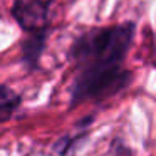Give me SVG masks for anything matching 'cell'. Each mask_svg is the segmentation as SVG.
<instances>
[{
    "mask_svg": "<svg viewBox=\"0 0 156 156\" xmlns=\"http://www.w3.org/2000/svg\"><path fill=\"white\" fill-rule=\"evenodd\" d=\"M131 72L121 64H96L79 67L71 87V104L82 101H99L114 96L131 84Z\"/></svg>",
    "mask_w": 156,
    "mask_h": 156,
    "instance_id": "obj_2",
    "label": "cell"
},
{
    "mask_svg": "<svg viewBox=\"0 0 156 156\" xmlns=\"http://www.w3.org/2000/svg\"><path fill=\"white\" fill-rule=\"evenodd\" d=\"M20 104V96L7 86H0V122L7 121Z\"/></svg>",
    "mask_w": 156,
    "mask_h": 156,
    "instance_id": "obj_5",
    "label": "cell"
},
{
    "mask_svg": "<svg viewBox=\"0 0 156 156\" xmlns=\"http://www.w3.org/2000/svg\"><path fill=\"white\" fill-rule=\"evenodd\" d=\"M45 37H47V30L32 32V35L22 45V61L30 69H35L39 66V59L45 45Z\"/></svg>",
    "mask_w": 156,
    "mask_h": 156,
    "instance_id": "obj_4",
    "label": "cell"
},
{
    "mask_svg": "<svg viewBox=\"0 0 156 156\" xmlns=\"http://www.w3.org/2000/svg\"><path fill=\"white\" fill-rule=\"evenodd\" d=\"M136 34L134 24L96 27L84 32L71 47V59L77 67L96 64H121L133 45Z\"/></svg>",
    "mask_w": 156,
    "mask_h": 156,
    "instance_id": "obj_1",
    "label": "cell"
},
{
    "mask_svg": "<svg viewBox=\"0 0 156 156\" xmlns=\"http://www.w3.org/2000/svg\"><path fill=\"white\" fill-rule=\"evenodd\" d=\"M51 4L52 0H15L12 5V15L17 24L30 34L47 30Z\"/></svg>",
    "mask_w": 156,
    "mask_h": 156,
    "instance_id": "obj_3",
    "label": "cell"
}]
</instances>
